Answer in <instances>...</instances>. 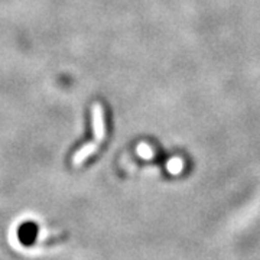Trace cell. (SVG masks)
Instances as JSON below:
<instances>
[{
    "instance_id": "1",
    "label": "cell",
    "mask_w": 260,
    "mask_h": 260,
    "mask_svg": "<svg viewBox=\"0 0 260 260\" xmlns=\"http://www.w3.org/2000/svg\"><path fill=\"white\" fill-rule=\"evenodd\" d=\"M91 123H93L94 142L100 145L106 139V119L100 103H95L91 107Z\"/></svg>"
},
{
    "instance_id": "2",
    "label": "cell",
    "mask_w": 260,
    "mask_h": 260,
    "mask_svg": "<svg viewBox=\"0 0 260 260\" xmlns=\"http://www.w3.org/2000/svg\"><path fill=\"white\" fill-rule=\"evenodd\" d=\"M167 169L168 172L172 175H179L184 169V160L181 158H171L168 160Z\"/></svg>"
},
{
    "instance_id": "3",
    "label": "cell",
    "mask_w": 260,
    "mask_h": 260,
    "mask_svg": "<svg viewBox=\"0 0 260 260\" xmlns=\"http://www.w3.org/2000/svg\"><path fill=\"white\" fill-rule=\"evenodd\" d=\"M138 153H139V156H142L143 159L153 158V155H155L153 148L149 146L148 143H140L139 146H138Z\"/></svg>"
}]
</instances>
